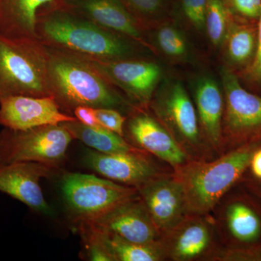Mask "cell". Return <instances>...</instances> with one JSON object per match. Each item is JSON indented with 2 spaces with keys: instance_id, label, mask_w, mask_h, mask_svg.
<instances>
[{
  "instance_id": "3957f363",
  "label": "cell",
  "mask_w": 261,
  "mask_h": 261,
  "mask_svg": "<svg viewBox=\"0 0 261 261\" xmlns=\"http://www.w3.org/2000/svg\"><path fill=\"white\" fill-rule=\"evenodd\" d=\"M260 144L240 146L214 160H190L173 170V176L183 190L189 214H208L243 177L252 153Z\"/></svg>"
},
{
  "instance_id": "f1b7e54d",
  "label": "cell",
  "mask_w": 261,
  "mask_h": 261,
  "mask_svg": "<svg viewBox=\"0 0 261 261\" xmlns=\"http://www.w3.org/2000/svg\"><path fill=\"white\" fill-rule=\"evenodd\" d=\"M95 114L101 126L124 137L127 117L121 111L113 108H95Z\"/></svg>"
},
{
  "instance_id": "7c38bea8",
  "label": "cell",
  "mask_w": 261,
  "mask_h": 261,
  "mask_svg": "<svg viewBox=\"0 0 261 261\" xmlns=\"http://www.w3.org/2000/svg\"><path fill=\"white\" fill-rule=\"evenodd\" d=\"M125 127L137 147L168 163L173 170L190 161L166 127L146 108L133 110Z\"/></svg>"
},
{
  "instance_id": "4dcf8cb0",
  "label": "cell",
  "mask_w": 261,
  "mask_h": 261,
  "mask_svg": "<svg viewBox=\"0 0 261 261\" xmlns=\"http://www.w3.org/2000/svg\"><path fill=\"white\" fill-rule=\"evenodd\" d=\"M73 114L77 121L82 124L90 127H99V122L95 114V108L90 106H78L73 110Z\"/></svg>"
},
{
  "instance_id": "8992f818",
  "label": "cell",
  "mask_w": 261,
  "mask_h": 261,
  "mask_svg": "<svg viewBox=\"0 0 261 261\" xmlns=\"http://www.w3.org/2000/svg\"><path fill=\"white\" fill-rule=\"evenodd\" d=\"M61 189L65 203L78 225L92 222L139 195L135 187L80 173H65Z\"/></svg>"
},
{
  "instance_id": "83f0119b",
  "label": "cell",
  "mask_w": 261,
  "mask_h": 261,
  "mask_svg": "<svg viewBox=\"0 0 261 261\" xmlns=\"http://www.w3.org/2000/svg\"><path fill=\"white\" fill-rule=\"evenodd\" d=\"M178 3L182 15L187 22L200 31L205 29V18L207 0H174Z\"/></svg>"
},
{
  "instance_id": "ac0fdd59",
  "label": "cell",
  "mask_w": 261,
  "mask_h": 261,
  "mask_svg": "<svg viewBox=\"0 0 261 261\" xmlns=\"http://www.w3.org/2000/svg\"><path fill=\"white\" fill-rule=\"evenodd\" d=\"M195 106L201 132L213 152L223 154L222 121L224 111L223 90L217 82L206 76L195 86Z\"/></svg>"
},
{
  "instance_id": "52a82bcc",
  "label": "cell",
  "mask_w": 261,
  "mask_h": 261,
  "mask_svg": "<svg viewBox=\"0 0 261 261\" xmlns=\"http://www.w3.org/2000/svg\"><path fill=\"white\" fill-rule=\"evenodd\" d=\"M221 78L223 153L247 144L261 143L260 96L247 90L232 70L224 68Z\"/></svg>"
},
{
  "instance_id": "5bb4252c",
  "label": "cell",
  "mask_w": 261,
  "mask_h": 261,
  "mask_svg": "<svg viewBox=\"0 0 261 261\" xmlns=\"http://www.w3.org/2000/svg\"><path fill=\"white\" fill-rule=\"evenodd\" d=\"M137 191L161 233L189 214L183 190L173 173H161L137 188Z\"/></svg>"
},
{
  "instance_id": "5b68a950",
  "label": "cell",
  "mask_w": 261,
  "mask_h": 261,
  "mask_svg": "<svg viewBox=\"0 0 261 261\" xmlns=\"http://www.w3.org/2000/svg\"><path fill=\"white\" fill-rule=\"evenodd\" d=\"M149 106L189 159L210 160L214 152L201 132L195 103L181 82H171L155 92Z\"/></svg>"
},
{
  "instance_id": "4fadbf2b",
  "label": "cell",
  "mask_w": 261,
  "mask_h": 261,
  "mask_svg": "<svg viewBox=\"0 0 261 261\" xmlns=\"http://www.w3.org/2000/svg\"><path fill=\"white\" fill-rule=\"evenodd\" d=\"M75 120L63 112L53 96H13L0 100V125L10 129H29Z\"/></svg>"
},
{
  "instance_id": "603a6c76",
  "label": "cell",
  "mask_w": 261,
  "mask_h": 261,
  "mask_svg": "<svg viewBox=\"0 0 261 261\" xmlns=\"http://www.w3.org/2000/svg\"><path fill=\"white\" fill-rule=\"evenodd\" d=\"M95 227L100 231L115 261H160L166 259L159 241L150 244L132 243L102 228Z\"/></svg>"
},
{
  "instance_id": "7a4b0ae2",
  "label": "cell",
  "mask_w": 261,
  "mask_h": 261,
  "mask_svg": "<svg viewBox=\"0 0 261 261\" xmlns=\"http://www.w3.org/2000/svg\"><path fill=\"white\" fill-rule=\"evenodd\" d=\"M49 88L62 110L78 106L113 108L130 113L137 106L94 69L85 58L46 47Z\"/></svg>"
},
{
  "instance_id": "30bf717a",
  "label": "cell",
  "mask_w": 261,
  "mask_h": 261,
  "mask_svg": "<svg viewBox=\"0 0 261 261\" xmlns=\"http://www.w3.org/2000/svg\"><path fill=\"white\" fill-rule=\"evenodd\" d=\"M147 153L141 149L123 153L106 154L87 148L84 150L83 162L103 178L137 189L163 173Z\"/></svg>"
},
{
  "instance_id": "836d02e7",
  "label": "cell",
  "mask_w": 261,
  "mask_h": 261,
  "mask_svg": "<svg viewBox=\"0 0 261 261\" xmlns=\"http://www.w3.org/2000/svg\"><path fill=\"white\" fill-rule=\"evenodd\" d=\"M246 183L247 188L261 200V181L253 178L247 180Z\"/></svg>"
},
{
  "instance_id": "2e32d148",
  "label": "cell",
  "mask_w": 261,
  "mask_h": 261,
  "mask_svg": "<svg viewBox=\"0 0 261 261\" xmlns=\"http://www.w3.org/2000/svg\"><path fill=\"white\" fill-rule=\"evenodd\" d=\"M205 216L188 214L177 224L161 233L159 243L166 258L193 260L209 252L213 229Z\"/></svg>"
},
{
  "instance_id": "d6986e66",
  "label": "cell",
  "mask_w": 261,
  "mask_h": 261,
  "mask_svg": "<svg viewBox=\"0 0 261 261\" xmlns=\"http://www.w3.org/2000/svg\"><path fill=\"white\" fill-rule=\"evenodd\" d=\"M63 0H0V34L13 39H38V18Z\"/></svg>"
},
{
  "instance_id": "44dd1931",
  "label": "cell",
  "mask_w": 261,
  "mask_h": 261,
  "mask_svg": "<svg viewBox=\"0 0 261 261\" xmlns=\"http://www.w3.org/2000/svg\"><path fill=\"white\" fill-rule=\"evenodd\" d=\"M226 227L239 247L252 246L261 241V216L245 199L233 200L225 213Z\"/></svg>"
},
{
  "instance_id": "ba28073f",
  "label": "cell",
  "mask_w": 261,
  "mask_h": 261,
  "mask_svg": "<svg viewBox=\"0 0 261 261\" xmlns=\"http://www.w3.org/2000/svg\"><path fill=\"white\" fill-rule=\"evenodd\" d=\"M74 140L63 124L0 132V162L42 163L58 168Z\"/></svg>"
},
{
  "instance_id": "d4e9b609",
  "label": "cell",
  "mask_w": 261,
  "mask_h": 261,
  "mask_svg": "<svg viewBox=\"0 0 261 261\" xmlns=\"http://www.w3.org/2000/svg\"><path fill=\"white\" fill-rule=\"evenodd\" d=\"M155 50L160 49L165 56L173 60L186 59L189 47L186 39L174 25L170 24L159 25L154 33Z\"/></svg>"
},
{
  "instance_id": "8fae6325",
  "label": "cell",
  "mask_w": 261,
  "mask_h": 261,
  "mask_svg": "<svg viewBox=\"0 0 261 261\" xmlns=\"http://www.w3.org/2000/svg\"><path fill=\"white\" fill-rule=\"evenodd\" d=\"M56 168L33 162H0V192L32 210L53 216L55 211L44 198L40 180L54 176Z\"/></svg>"
},
{
  "instance_id": "1f68e13d",
  "label": "cell",
  "mask_w": 261,
  "mask_h": 261,
  "mask_svg": "<svg viewBox=\"0 0 261 261\" xmlns=\"http://www.w3.org/2000/svg\"><path fill=\"white\" fill-rule=\"evenodd\" d=\"M248 169L253 178L261 181V144L252 153Z\"/></svg>"
},
{
  "instance_id": "ffe728a7",
  "label": "cell",
  "mask_w": 261,
  "mask_h": 261,
  "mask_svg": "<svg viewBox=\"0 0 261 261\" xmlns=\"http://www.w3.org/2000/svg\"><path fill=\"white\" fill-rule=\"evenodd\" d=\"M257 39V22L240 20L229 15L227 31L221 44L228 65L226 68L238 75L245 71L255 58Z\"/></svg>"
},
{
  "instance_id": "d6a6232c",
  "label": "cell",
  "mask_w": 261,
  "mask_h": 261,
  "mask_svg": "<svg viewBox=\"0 0 261 261\" xmlns=\"http://www.w3.org/2000/svg\"><path fill=\"white\" fill-rule=\"evenodd\" d=\"M245 257L246 261H261V241L256 245L247 247Z\"/></svg>"
},
{
  "instance_id": "e575fe53",
  "label": "cell",
  "mask_w": 261,
  "mask_h": 261,
  "mask_svg": "<svg viewBox=\"0 0 261 261\" xmlns=\"http://www.w3.org/2000/svg\"><path fill=\"white\" fill-rule=\"evenodd\" d=\"M65 1V0H63V2Z\"/></svg>"
},
{
  "instance_id": "6da1fadb",
  "label": "cell",
  "mask_w": 261,
  "mask_h": 261,
  "mask_svg": "<svg viewBox=\"0 0 261 261\" xmlns=\"http://www.w3.org/2000/svg\"><path fill=\"white\" fill-rule=\"evenodd\" d=\"M37 35L46 47L93 61L140 58L138 44L77 14L63 3L39 15Z\"/></svg>"
},
{
  "instance_id": "4316f807",
  "label": "cell",
  "mask_w": 261,
  "mask_h": 261,
  "mask_svg": "<svg viewBox=\"0 0 261 261\" xmlns=\"http://www.w3.org/2000/svg\"><path fill=\"white\" fill-rule=\"evenodd\" d=\"M233 18L257 22L261 13V0H222Z\"/></svg>"
},
{
  "instance_id": "9a60e30c",
  "label": "cell",
  "mask_w": 261,
  "mask_h": 261,
  "mask_svg": "<svg viewBox=\"0 0 261 261\" xmlns=\"http://www.w3.org/2000/svg\"><path fill=\"white\" fill-rule=\"evenodd\" d=\"M63 4L99 27L117 33L141 47L155 53L145 29L119 0H65Z\"/></svg>"
},
{
  "instance_id": "f546056e",
  "label": "cell",
  "mask_w": 261,
  "mask_h": 261,
  "mask_svg": "<svg viewBox=\"0 0 261 261\" xmlns=\"http://www.w3.org/2000/svg\"><path fill=\"white\" fill-rule=\"evenodd\" d=\"M239 77H243L253 84H261V13L257 20L256 53L251 65Z\"/></svg>"
},
{
  "instance_id": "484cf974",
  "label": "cell",
  "mask_w": 261,
  "mask_h": 261,
  "mask_svg": "<svg viewBox=\"0 0 261 261\" xmlns=\"http://www.w3.org/2000/svg\"><path fill=\"white\" fill-rule=\"evenodd\" d=\"M229 14L222 0H207L205 18V30L211 44L219 47L227 31Z\"/></svg>"
},
{
  "instance_id": "cb8c5ba5",
  "label": "cell",
  "mask_w": 261,
  "mask_h": 261,
  "mask_svg": "<svg viewBox=\"0 0 261 261\" xmlns=\"http://www.w3.org/2000/svg\"><path fill=\"white\" fill-rule=\"evenodd\" d=\"M139 23L147 30L162 18L172 8L174 0H119Z\"/></svg>"
},
{
  "instance_id": "7402d4cb",
  "label": "cell",
  "mask_w": 261,
  "mask_h": 261,
  "mask_svg": "<svg viewBox=\"0 0 261 261\" xmlns=\"http://www.w3.org/2000/svg\"><path fill=\"white\" fill-rule=\"evenodd\" d=\"M62 124L69 130L73 139L81 141L97 152L106 154L123 153L140 149L128 143L124 137L102 126H85L77 120L65 122Z\"/></svg>"
},
{
  "instance_id": "277c9868",
  "label": "cell",
  "mask_w": 261,
  "mask_h": 261,
  "mask_svg": "<svg viewBox=\"0 0 261 261\" xmlns=\"http://www.w3.org/2000/svg\"><path fill=\"white\" fill-rule=\"evenodd\" d=\"M13 96H53L47 51L38 39L0 34V100Z\"/></svg>"
},
{
  "instance_id": "e0dca14e",
  "label": "cell",
  "mask_w": 261,
  "mask_h": 261,
  "mask_svg": "<svg viewBox=\"0 0 261 261\" xmlns=\"http://www.w3.org/2000/svg\"><path fill=\"white\" fill-rule=\"evenodd\" d=\"M85 224L94 225L132 243H157L161 236L139 195Z\"/></svg>"
},
{
  "instance_id": "9c48e42d",
  "label": "cell",
  "mask_w": 261,
  "mask_h": 261,
  "mask_svg": "<svg viewBox=\"0 0 261 261\" xmlns=\"http://www.w3.org/2000/svg\"><path fill=\"white\" fill-rule=\"evenodd\" d=\"M87 60L135 106L146 109L149 107L162 78V69L157 63L140 58L112 61Z\"/></svg>"
}]
</instances>
